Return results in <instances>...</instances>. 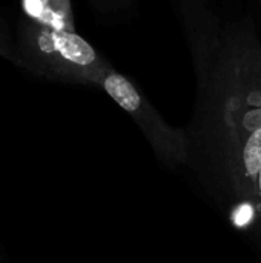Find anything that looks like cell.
Segmentation results:
<instances>
[{"mask_svg": "<svg viewBox=\"0 0 261 263\" xmlns=\"http://www.w3.org/2000/svg\"><path fill=\"white\" fill-rule=\"evenodd\" d=\"M14 42V65L51 82L97 88L112 66L77 31H57L20 18Z\"/></svg>", "mask_w": 261, "mask_h": 263, "instance_id": "6da1fadb", "label": "cell"}, {"mask_svg": "<svg viewBox=\"0 0 261 263\" xmlns=\"http://www.w3.org/2000/svg\"><path fill=\"white\" fill-rule=\"evenodd\" d=\"M97 88L106 92L140 128L155 156L169 168L189 163L191 149L186 129L169 125L152 102L125 74L111 66Z\"/></svg>", "mask_w": 261, "mask_h": 263, "instance_id": "7a4b0ae2", "label": "cell"}, {"mask_svg": "<svg viewBox=\"0 0 261 263\" xmlns=\"http://www.w3.org/2000/svg\"><path fill=\"white\" fill-rule=\"evenodd\" d=\"M186 32L192 66L203 65L214 52L223 23L211 11L208 0H174Z\"/></svg>", "mask_w": 261, "mask_h": 263, "instance_id": "3957f363", "label": "cell"}, {"mask_svg": "<svg viewBox=\"0 0 261 263\" xmlns=\"http://www.w3.org/2000/svg\"><path fill=\"white\" fill-rule=\"evenodd\" d=\"M23 18L57 31L75 32V15L71 0H18Z\"/></svg>", "mask_w": 261, "mask_h": 263, "instance_id": "277c9868", "label": "cell"}, {"mask_svg": "<svg viewBox=\"0 0 261 263\" xmlns=\"http://www.w3.org/2000/svg\"><path fill=\"white\" fill-rule=\"evenodd\" d=\"M88 2L97 14L109 18L125 15L135 5V0H88Z\"/></svg>", "mask_w": 261, "mask_h": 263, "instance_id": "5b68a950", "label": "cell"}, {"mask_svg": "<svg viewBox=\"0 0 261 263\" xmlns=\"http://www.w3.org/2000/svg\"><path fill=\"white\" fill-rule=\"evenodd\" d=\"M0 51L3 59L11 63H15V42L14 32L11 31L8 22L0 15Z\"/></svg>", "mask_w": 261, "mask_h": 263, "instance_id": "8992f818", "label": "cell"}, {"mask_svg": "<svg viewBox=\"0 0 261 263\" xmlns=\"http://www.w3.org/2000/svg\"><path fill=\"white\" fill-rule=\"evenodd\" d=\"M0 57H2V59H3V55H2V51H0Z\"/></svg>", "mask_w": 261, "mask_h": 263, "instance_id": "52a82bcc", "label": "cell"}, {"mask_svg": "<svg viewBox=\"0 0 261 263\" xmlns=\"http://www.w3.org/2000/svg\"><path fill=\"white\" fill-rule=\"evenodd\" d=\"M0 263H2V256H0Z\"/></svg>", "mask_w": 261, "mask_h": 263, "instance_id": "ba28073f", "label": "cell"}]
</instances>
